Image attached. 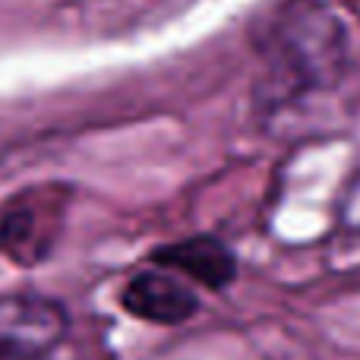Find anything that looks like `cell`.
<instances>
[{
	"label": "cell",
	"mask_w": 360,
	"mask_h": 360,
	"mask_svg": "<svg viewBox=\"0 0 360 360\" xmlns=\"http://www.w3.org/2000/svg\"><path fill=\"white\" fill-rule=\"evenodd\" d=\"M70 202V184H35L13 193L0 205V253L25 269L41 266L57 250Z\"/></svg>",
	"instance_id": "2"
},
{
	"label": "cell",
	"mask_w": 360,
	"mask_h": 360,
	"mask_svg": "<svg viewBox=\"0 0 360 360\" xmlns=\"http://www.w3.org/2000/svg\"><path fill=\"white\" fill-rule=\"evenodd\" d=\"M149 262L171 275H184L209 291H228L240 275L237 253L215 234H193L174 243H162L149 253Z\"/></svg>",
	"instance_id": "4"
},
{
	"label": "cell",
	"mask_w": 360,
	"mask_h": 360,
	"mask_svg": "<svg viewBox=\"0 0 360 360\" xmlns=\"http://www.w3.org/2000/svg\"><path fill=\"white\" fill-rule=\"evenodd\" d=\"M256 54L262 57L256 98L278 108L342 79L348 63V32L329 6L316 0H291L259 25Z\"/></svg>",
	"instance_id": "1"
},
{
	"label": "cell",
	"mask_w": 360,
	"mask_h": 360,
	"mask_svg": "<svg viewBox=\"0 0 360 360\" xmlns=\"http://www.w3.org/2000/svg\"><path fill=\"white\" fill-rule=\"evenodd\" d=\"M120 307L149 326H184L199 313V297L165 269H143L120 291Z\"/></svg>",
	"instance_id": "5"
},
{
	"label": "cell",
	"mask_w": 360,
	"mask_h": 360,
	"mask_svg": "<svg viewBox=\"0 0 360 360\" xmlns=\"http://www.w3.org/2000/svg\"><path fill=\"white\" fill-rule=\"evenodd\" d=\"M70 335V310L35 291L0 294V360H44Z\"/></svg>",
	"instance_id": "3"
}]
</instances>
